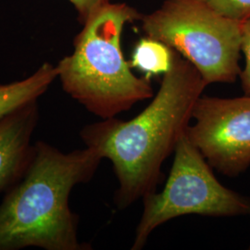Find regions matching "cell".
<instances>
[{
  "instance_id": "6da1fadb",
  "label": "cell",
  "mask_w": 250,
  "mask_h": 250,
  "mask_svg": "<svg viewBox=\"0 0 250 250\" xmlns=\"http://www.w3.org/2000/svg\"><path fill=\"white\" fill-rule=\"evenodd\" d=\"M207 85L194 65L174 51L170 71L143 111L129 121L102 119L82 129L86 147L113 165L119 209L155 192L161 166L187 131L194 105Z\"/></svg>"
},
{
  "instance_id": "7a4b0ae2",
  "label": "cell",
  "mask_w": 250,
  "mask_h": 250,
  "mask_svg": "<svg viewBox=\"0 0 250 250\" xmlns=\"http://www.w3.org/2000/svg\"><path fill=\"white\" fill-rule=\"evenodd\" d=\"M101 160L89 147L66 154L43 141L34 144L25 172L0 204V250H89L78 240V216L69 197L75 186L93 178Z\"/></svg>"
},
{
  "instance_id": "3957f363",
  "label": "cell",
  "mask_w": 250,
  "mask_h": 250,
  "mask_svg": "<svg viewBox=\"0 0 250 250\" xmlns=\"http://www.w3.org/2000/svg\"><path fill=\"white\" fill-rule=\"evenodd\" d=\"M142 15L125 2L103 6L83 23L72 53L56 66L63 90L101 120L154 97L150 80L132 72L122 49L125 26Z\"/></svg>"
},
{
  "instance_id": "277c9868",
  "label": "cell",
  "mask_w": 250,
  "mask_h": 250,
  "mask_svg": "<svg viewBox=\"0 0 250 250\" xmlns=\"http://www.w3.org/2000/svg\"><path fill=\"white\" fill-rule=\"evenodd\" d=\"M146 36L169 45L197 69L207 84L234 83L241 72L242 22L202 0H163L143 14Z\"/></svg>"
},
{
  "instance_id": "5b68a950",
  "label": "cell",
  "mask_w": 250,
  "mask_h": 250,
  "mask_svg": "<svg viewBox=\"0 0 250 250\" xmlns=\"http://www.w3.org/2000/svg\"><path fill=\"white\" fill-rule=\"evenodd\" d=\"M143 201V213L135 230L133 250H142L152 232L161 224L184 215H250V197L225 188L217 180L187 131L174 149L173 163L163 190L146 195Z\"/></svg>"
},
{
  "instance_id": "8992f818",
  "label": "cell",
  "mask_w": 250,
  "mask_h": 250,
  "mask_svg": "<svg viewBox=\"0 0 250 250\" xmlns=\"http://www.w3.org/2000/svg\"><path fill=\"white\" fill-rule=\"evenodd\" d=\"M188 125L190 141L221 173L237 176L250 166V95L223 99L200 96Z\"/></svg>"
},
{
  "instance_id": "52a82bcc",
  "label": "cell",
  "mask_w": 250,
  "mask_h": 250,
  "mask_svg": "<svg viewBox=\"0 0 250 250\" xmlns=\"http://www.w3.org/2000/svg\"><path fill=\"white\" fill-rule=\"evenodd\" d=\"M39 120L37 100L0 121V193L17 183L31 161L32 137Z\"/></svg>"
},
{
  "instance_id": "ba28073f",
  "label": "cell",
  "mask_w": 250,
  "mask_h": 250,
  "mask_svg": "<svg viewBox=\"0 0 250 250\" xmlns=\"http://www.w3.org/2000/svg\"><path fill=\"white\" fill-rule=\"evenodd\" d=\"M57 78V67L45 62L25 79L0 83V121L20 107L38 100Z\"/></svg>"
},
{
  "instance_id": "9c48e42d",
  "label": "cell",
  "mask_w": 250,
  "mask_h": 250,
  "mask_svg": "<svg viewBox=\"0 0 250 250\" xmlns=\"http://www.w3.org/2000/svg\"><path fill=\"white\" fill-rule=\"evenodd\" d=\"M174 50L158 39L146 36L134 45L130 60L132 69L145 74L146 79L169 72L173 62Z\"/></svg>"
},
{
  "instance_id": "30bf717a",
  "label": "cell",
  "mask_w": 250,
  "mask_h": 250,
  "mask_svg": "<svg viewBox=\"0 0 250 250\" xmlns=\"http://www.w3.org/2000/svg\"><path fill=\"white\" fill-rule=\"evenodd\" d=\"M227 18L243 22L250 17V0H202Z\"/></svg>"
},
{
  "instance_id": "8fae6325",
  "label": "cell",
  "mask_w": 250,
  "mask_h": 250,
  "mask_svg": "<svg viewBox=\"0 0 250 250\" xmlns=\"http://www.w3.org/2000/svg\"><path fill=\"white\" fill-rule=\"evenodd\" d=\"M241 51L245 56V66L239 78L245 95H250V17L242 22Z\"/></svg>"
},
{
  "instance_id": "7c38bea8",
  "label": "cell",
  "mask_w": 250,
  "mask_h": 250,
  "mask_svg": "<svg viewBox=\"0 0 250 250\" xmlns=\"http://www.w3.org/2000/svg\"><path fill=\"white\" fill-rule=\"evenodd\" d=\"M72 7L77 12V17L83 24L90 16L102 8L103 6L109 3L116 2L117 0H68Z\"/></svg>"
},
{
  "instance_id": "4fadbf2b",
  "label": "cell",
  "mask_w": 250,
  "mask_h": 250,
  "mask_svg": "<svg viewBox=\"0 0 250 250\" xmlns=\"http://www.w3.org/2000/svg\"></svg>"
}]
</instances>
